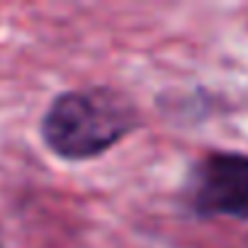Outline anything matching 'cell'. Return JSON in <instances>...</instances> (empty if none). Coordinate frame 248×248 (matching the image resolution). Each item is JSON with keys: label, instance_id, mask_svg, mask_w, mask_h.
Listing matches in <instances>:
<instances>
[{"label": "cell", "instance_id": "cell-3", "mask_svg": "<svg viewBox=\"0 0 248 248\" xmlns=\"http://www.w3.org/2000/svg\"><path fill=\"white\" fill-rule=\"evenodd\" d=\"M0 248H3V237H0Z\"/></svg>", "mask_w": 248, "mask_h": 248}, {"label": "cell", "instance_id": "cell-1", "mask_svg": "<svg viewBox=\"0 0 248 248\" xmlns=\"http://www.w3.org/2000/svg\"><path fill=\"white\" fill-rule=\"evenodd\" d=\"M136 109L123 93L109 88L67 91L43 118V139L67 160L96 157L136 128Z\"/></svg>", "mask_w": 248, "mask_h": 248}, {"label": "cell", "instance_id": "cell-2", "mask_svg": "<svg viewBox=\"0 0 248 248\" xmlns=\"http://www.w3.org/2000/svg\"><path fill=\"white\" fill-rule=\"evenodd\" d=\"M189 203L200 216L248 221V155L208 152L189 179Z\"/></svg>", "mask_w": 248, "mask_h": 248}]
</instances>
